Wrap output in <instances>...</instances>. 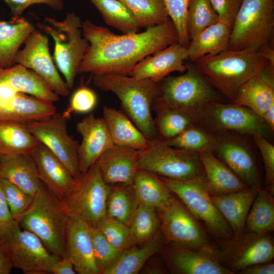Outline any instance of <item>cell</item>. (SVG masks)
Returning a JSON list of instances; mask_svg holds the SVG:
<instances>
[{
  "mask_svg": "<svg viewBox=\"0 0 274 274\" xmlns=\"http://www.w3.org/2000/svg\"><path fill=\"white\" fill-rule=\"evenodd\" d=\"M159 178L190 212L204 223L212 233L228 241L234 238L230 226L211 199L204 176L187 180Z\"/></svg>",
  "mask_w": 274,
  "mask_h": 274,
  "instance_id": "11",
  "label": "cell"
},
{
  "mask_svg": "<svg viewBox=\"0 0 274 274\" xmlns=\"http://www.w3.org/2000/svg\"><path fill=\"white\" fill-rule=\"evenodd\" d=\"M231 30L219 21L206 28L190 40L187 47L188 59L193 62L203 56L229 49Z\"/></svg>",
  "mask_w": 274,
  "mask_h": 274,
  "instance_id": "31",
  "label": "cell"
},
{
  "mask_svg": "<svg viewBox=\"0 0 274 274\" xmlns=\"http://www.w3.org/2000/svg\"><path fill=\"white\" fill-rule=\"evenodd\" d=\"M93 83L99 89L118 97L125 114L150 142L159 140L152 109L159 93V82L109 73L93 75Z\"/></svg>",
  "mask_w": 274,
  "mask_h": 274,
  "instance_id": "3",
  "label": "cell"
},
{
  "mask_svg": "<svg viewBox=\"0 0 274 274\" xmlns=\"http://www.w3.org/2000/svg\"><path fill=\"white\" fill-rule=\"evenodd\" d=\"M164 242V238L160 229L142 247L134 246L124 251L117 262L105 274L138 273L146 262L160 251Z\"/></svg>",
  "mask_w": 274,
  "mask_h": 274,
  "instance_id": "35",
  "label": "cell"
},
{
  "mask_svg": "<svg viewBox=\"0 0 274 274\" xmlns=\"http://www.w3.org/2000/svg\"><path fill=\"white\" fill-rule=\"evenodd\" d=\"M101 14L105 23L123 34L138 32L140 29L133 14L119 0H89Z\"/></svg>",
  "mask_w": 274,
  "mask_h": 274,
  "instance_id": "39",
  "label": "cell"
},
{
  "mask_svg": "<svg viewBox=\"0 0 274 274\" xmlns=\"http://www.w3.org/2000/svg\"><path fill=\"white\" fill-rule=\"evenodd\" d=\"M262 119L271 133H273L274 131V106L265 113Z\"/></svg>",
  "mask_w": 274,
  "mask_h": 274,
  "instance_id": "56",
  "label": "cell"
},
{
  "mask_svg": "<svg viewBox=\"0 0 274 274\" xmlns=\"http://www.w3.org/2000/svg\"><path fill=\"white\" fill-rule=\"evenodd\" d=\"M0 181L12 218L19 223L31 206L34 196L6 179L0 178Z\"/></svg>",
  "mask_w": 274,
  "mask_h": 274,
  "instance_id": "46",
  "label": "cell"
},
{
  "mask_svg": "<svg viewBox=\"0 0 274 274\" xmlns=\"http://www.w3.org/2000/svg\"><path fill=\"white\" fill-rule=\"evenodd\" d=\"M170 245L161 248L164 262L172 272L181 274H232L208 252L179 245Z\"/></svg>",
  "mask_w": 274,
  "mask_h": 274,
  "instance_id": "17",
  "label": "cell"
},
{
  "mask_svg": "<svg viewBox=\"0 0 274 274\" xmlns=\"http://www.w3.org/2000/svg\"><path fill=\"white\" fill-rule=\"evenodd\" d=\"M243 0H210L219 21L231 28Z\"/></svg>",
  "mask_w": 274,
  "mask_h": 274,
  "instance_id": "50",
  "label": "cell"
},
{
  "mask_svg": "<svg viewBox=\"0 0 274 274\" xmlns=\"http://www.w3.org/2000/svg\"><path fill=\"white\" fill-rule=\"evenodd\" d=\"M170 19L176 28L179 43L188 47L190 39L188 32L187 16L190 0H162Z\"/></svg>",
  "mask_w": 274,
  "mask_h": 274,
  "instance_id": "47",
  "label": "cell"
},
{
  "mask_svg": "<svg viewBox=\"0 0 274 274\" xmlns=\"http://www.w3.org/2000/svg\"><path fill=\"white\" fill-rule=\"evenodd\" d=\"M155 54L136 64L129 76L138 79H151L160 82L172 72H184L187 69L184 61L188 59L187 47L179 42Z\"/></svg>",
  "mask_w": 274,
  "mask_h": 274,
  "instance_id": "21",
  "label": "cell"
},
{
  "mask_svg": "<svg viewBox=\"0 0 274 274\" xmlns=\"http://www.w3.org/2000/svg\"><path fill=\"white\" fill-rule=\"evenodd\" d=\"M65 254L77 273L99 274L94 257L91 226L87 223L69 217Z\"/></svg>",
  "mask_w": 274,
  "mask_h": 274,
  "instance_id": "23",
  "label": "cell"
},
{
  "mask_svg": "<svg viewBox=\"0 0 274 274\" xmlns=\"http://www.w3.org/2000/svg\"><path fill=\"white\" fill-rule=\"evenodd\" d=\"M133 14L140 28H149L169 18L162 0H119Z\"/></svg>",
  "mask_w": 274,
  "mask_h": 274,
  "instance_id": "41",
  "label": "cell"
},
{
  "mask_svg": "<svg viewBox=\"0 0 274 274\" xmlns=\"http://www.w3.org/2000/svg\"><path fill=\"white\" fill-rule=\"evenodd\" d=\"M94 259L99 274H105L118 260L124 251L113 246L96 227L91 226Z\"/></svg>",
  "mask_w": 274,
  "mask_h": 274,
  "instance_id": "44",
  "label": "cell"
},
{
  "mask_svg": "<svg viewBox=\"0 0 274 274\" xmlns=\"http://www.w3.org/2000/svg\"><path fill=\"white\" fill-rule=\"evenodd\" d=\"M13 268L7 253L0 243V274H9Z\"/></svg>",
  "mask_w": 274,
  "mask_h": 274,
  "instance_id": "55",
  "label": "cell"
},
{
  "mask_svg": "<svg viewBox=\"0 0 274 274\" xmlns=\"http://www.w3.org/2000/svg\"><path fill=\"white\" fill-rule=\"evenodd\" d=\"M0 178L33 196L42 183L31 154L0 155Z\"/></svg>",
  "mask_w": 274,
  "mask_h": 274,
  "instance_id": "26",
  "label": "cell"
},
{
  "mask_svg": "<svg viewBox=\"0 0 274 274\" xmlns=\"http://www.w3.org/2000/svg\"><path fill=\"white\" fill-rule=\"evenodd\" d=\"M265 70L239 88L233 102L250 109L261 118L274 106L273 76L264 73Z\"/></svg>",
  "mask_w": 274,
  "mask_h": 274,
  "instance_id": "28",
  "label": "cell"
},
{
  "mask_svg": "<svg viewBox=\"0 0 274 274\" xmlns=\"http://www.w3.org/2000/svg\"><path fill=\"white\" fill-rule=\"evenodd\" d=\"M274 0H243L231 27L229 49L260 50L273 34Z\"/></svg>",
  "mask_w": 274,
  "mask_h": 274,
  "instance_id": "7",
  "label": "cell"
},
{
  "mask_svg": "<svg viewBox=\"0 0 274 274\" xmlns=\"http://www.w3.org/2000/svg\"><path fill=\"white\" fill-rule=\"evenodd\" d=\"M260 188L211 195L214 205L230 226L234 238L243 234L249 211Z\"/></svg>",
  "mask_w": 274,
  "mask_h": 274,
  "instance_id": "24",
  "label": "cell"
},
{
  "mask_svg": "<svg viewBox=\"0 0 274 274\" xmlns=\"http://www.w3.org/2000/svg\"><path fill=\"white\" fill-rule=\"evenodd\" d=\"M31 155L41 181L59 199L76 187L78 178H74L64 164L44 145L40 143Z\"/></svg>",
  "mask_w": 274,
  "mask_h": 274,
  "instance_id": "22",
  "label": "cell"
},
{
  "mask_svg": "<svg viewBox=\"0 0 274 274\" xmlns=\"http://www.w3.org/2000/svg\"><path fill=\"white\" fill-rule=\"evenodd\" d=\"M68 219L60 199L42 183L19 224L22 229L36 235L50 253L61 259L66 257Z\"/></svg>",
  "mask_w": 274,
  "mask_h": 274,
  "instance_id": "4",
  "label": "cell"
},
{
  "mask_svg": "<svg viewBox=\"0 0 274 274\" xmlns=\"http://www.w3.org/2000/svg\"><path fill=\"white\" fill-rule=\"evenodd\" d=\"M56 112L54 103L18 92L12 99L0 102V121L26 123L48 119Z\"/></svg>",
  "mask_w": 274,
  "mask_h": 274,
  "instance_id": "27",
  "label": "cell"
},
{
  "mask_svg": "<svg viewBox=\"0 0 274 274\" xmlns=\"http://www.w3.org/2000/svg\"><path fill=\"white\" fill-rule=\"evenodd\" d=\"M10 85L16 92L24 93L47 102L54 103L59 95L37 73L19 64L0 68V83Z\"/></svg>",
  "mask_w": 274,
  "mask_h": 274,
  "instance_id": "25",
  "label": "cell"
},
{
  "mask_svg": "<svg viewBox=\"0 0 274 274\" xmlns=\"http://www.w3.org/2000/svg\"><path fill=\"white\" fill-rule=\"evenodd\" d=\"M198 154L203 166L211 195L229 193L250 187L213 152L202 151L198 152Z\"/></svg>",
  "mask_w": 274,
  "mask_h": 274,
  "instance_id": "30",
  "label": "cell"
},
{
  "mask_svg": "<svg viewBox=\"0 0 274 274\" xmlns=\"http://www.w3.org/2000/svg\"><path fill=\"white\" fill-rule=\"evenodd\" d=\"M67 118L56 112L51 117L26 123L30 132L66 167L72 176L81 175L78 162L79 143L67 130Z\"/></svg>",
  "mask_w": 274,
  "mask_h": 274,
  "instance_id": "14",
  "label": "cell"
},
{
  "mask_svg": "<svg viewBox=\"0 0 274 274\" xmlns=\"http://www.w3.org/2000/svg\"><path fill=\"white\" fill-rule=\"evenodd\" d=\"M195 124L188 127L175 137L162 141L166 145L186 151L213 152L216 144L215 134Z\"/></svg>",
  "mask_w": 274,
  "mask_h": 274,
  "instance_id": "40",
  "label": "cell"
},
{
  "mask_svg": "<svg viewBox=\"0 0 274 274\" xmlns=\"http://www.w3.org/2000/svg\"><path fill=\"white\" fill-rule=\"evenodd\" d=\"M156 211L160 231L167 242L214 254L206 232L173 196Z\"/></svg>",
  "mask_w": 274,
  "mask_h": 274,
  "instance_id": "13",
  "label": "cell"
},
{
  "mask_svg": "<svg viewBox=\"0 0 274 274\" xmlns=\"http://www.w3.org/2000/svg\"><path fill=\"white\" fill-rule=\"evenodd\" d=\"M34 29L24 18L9 22L0 20V68L13 65L15 56Z\"/></svg>",
  "mask_w": 274,
  "mask_h": 274,
  "instance_id": "32",
  "label": "cell"
},
{
  "mask_svg": "<svg viewBox=\"0 0 274 274\" xmlns=\"http://www.w3.org/2000/svg\"><path fill=\"white\" fill-rule=\"evenodd\" d=\"M82 137L78 152L81 174L87 172L98 157L114 144L103 118L90 113L76 124Z\"/></svg>",
  "mask_w": 274,
  "mask_h": 274,
  "instance_id": "19",
  "label": "cell"
},
{
  "mask_svg": "<svg viewBox=\"0 0 274 274\" xmlns=\"http://www.w3.org/2000/svg\"><path fill=\"white\" fill-rule=\"evenodd\" d=\"M192 67L216 90L233 103L239 88L267 66L273 69L263 50L228 49L193 61Z\"/></svg>",
  "mask_w": 274,
  "mask_h": 274,
  "instance_id": "2",
  "label": "cell"
},
{
  "mask_svg": "<svg viewBox=\"0 0 274 274\" xmlns=\"http://www.w3.org/2000/svg\"><path fill=\"white\" fill-rule=\"evenodd\" d=\"M95 227L119 250L125 251L136 244L129 226L116 219L106 216Z\"/></svg>",
  "mask_w": 274,
  "mask_h": 274,
  "instance_id": "45",
  "label": "cell"
},
{
  "mask_svg": "<svg viewBox=\"0 0 274 274\" xmlns=\"http://www.w3.org/2000/svg\"><path fill=\"white\" fill-rule=\"evenodd\" d=\"M215 152L224 163L247 185L260 188L261 181L253 154L243 140L228 132L215 134Z\"/></svg>",
  "mask_w": 274,
  "mask_h": 274,
  "instance_id": "16",
  "label": "cell"
},
{
  "mask_svg": "<svg viewBox=\"0 0 274 274\" xmlns=\"http://www.w3.org/2000/svg\"><path fill=\"white\" fill-rule=\"evenodd\" d=\"M154 104L156 114L155 124L158 138L161 140L171 139L196 123L191 116L184 112L156 102Z\"/></svg>",
  "mask_w": 274,
  "mask_h": 274,
  "instance_id": "37",
  "label": "cell"
},
{
  "mask_svg": "<svg viewBox=\"0 0 274 274\" xmlns=\"http://www.w3.org/2000/svg\"><path fill=\"white\" fill-rule=\"evenodd\" d=\"M82 30L89 45L78 73L93 75L129 76L135 65L149 55L179 42L176 28L170 19L142 32L121 35L86 19L82 22Z\"/></svg>",
  "mask_w": 274,
  "mask_h": 274,
  "instance_id": "1",
  "label": "cell"
},
{
  "mask_svg": "<svg viewBox=\"0 0 274 274\" xmlns=\"http://www.w3.org/2000/svg\"><path fill=\"white\" fill-rule=\"evenodd\" d=\"M19 64L30 69L43 78L58 95L67 96L70 93L64 80L60 75L50 55L47 37L34 29L14 57L13 64Z\"/></svg>",
  "mask_w": 274,
  "mask_h": 274,
  "instance_id": "15",
  "label": "cell"
},
{
  "mask_svg": "<svg viewBox=\"0 0 274 274\" xmlns=\"http://www.w3.org/2000/svg\"><path fill=\"white\" fill-rule=\"evenodd\" d=\"M9 7L12 14V19H16L28 7L36 4H44L54 10L61 11L64 9L63 0H3Z\"/></svg>",
  "mask_w": 274,
  "mask_h": 274,
  "instance_id": "51",
  "label": "cell"
},
{
  "mask_svg": "<svg viewBox=\"0 0 274 274\" xmlns=\"http://www.w3.org/2000/svg\"><path fill=\"white\" fill-rule=\"evenodd\" d=\"M229 241L224 257L232 272L254 264L267 263L273 258V244L267 234L249 232Z\"/></svg>",
  "mask_w": 274,
  "mask_h": 274,
  "instance_id": "18",
  "label": "cell"
},
{
  "mask_svg": "<svg viewBox=\"0 0 274 274\" xmlns=\"http://www.w3.org/2000/svg\"><path fill=\"white\" fill-rule=\"evenodd\" d=\"M183 74L167 77L159 83V93L155 102L184 112L195 122L204 107L219 101V92L192 66Z\"/></svg>",
  "mask_w": 274,
  "mask_h": 274,
  "instance_id": "6",
  "label": "cell"
},
{
  "mask_svg": "<svg viewBox=\"0 0 274 274\" xmlns=\"http://www.w3.org/2000/svg\"><path fill=\"white\" fill-rule=\"evenodd\" d=\"M139 151L114 145L97 159L105 182L110 186L132 185L138 169Z\"/></svg>",
  "mask_w": 274,
  "mask_h": 274,
  "instance_id": "20",
  "label": "cell"
},
{
  "mask_svg": "<svg viewBox=\"0 0 274 274\" xmlns=\"http://www.w3.org/2000/svg\"><path fill=\"white\" fill-rule=\"evenodd\" d=\"M138 169L175 180L204 176L198 153L169 146L160 139L139 151Z\"/></svg>",
  "mask_w": 274,
  "mask_h": 274,
  "instance_id": "9",
  "label": "cell"
},
{
  "mask_svg": "<svg viewBox=\"0 0 274 274\" xmlns=\"http://www.w3.org/2000/svg\"><path fill=\"white\" fill-rule=\"evenodd\" d=\"M40 144L26 123L0 121V155L31 154Z\"/></svg>",
  "mask_w": 274,
  "mask_h": 274,
  "instance_id": "33",
  "label": "cell"
},
{
  "mask_svg": "<svg viewBox=\"0 0 274 274\" xmlns=\"http://www.w3.org/2000/svg\"><path fill=\"white\" fill-rule=\"evenodd\" d=\"M138 205L132 185L110 186L106 216L129 226Z\"/></svg>",
  "mask_w": 274,
  "mask_h": 274,
  "instance_id": "38",
  "label": "cell"
},
{
  "mask_svg": "<svg viewBox=\"0 0 274 274\" xmlns=\"http://www.w3.org/2000/svg\"><path fill=\"white\" fill-rule=\"evenodd\" d=\"M242 274H273V263H263L247 267L238 271Z\"/></svg>",
  "mask_w": 274,
  "mask_h": 274,
  "instance_id": "53",
  "label": "cell"
},
{
  "mask_svg": "<svg viewBox=\"0 0 274 274\" xmlns=\"http://www.w3.org/2000/svg\"><path fill=\"white\" fill-rule=\"evenodd\" d=\"M249 232L267 234L274 229V200L264 189L259 188L246 221Z\"/></svg>",
  "mask_w": 274,
  "mask_h": 274,
  "instance_id": "36",
  "label": "cell"
},
{
  "mask_svg": "<svg viewBox=\"0 0 274 274\" xmlns=\"http://www.w3.org/2000/svg\"><path fill=\"white\" fill-rule=\"evenodd\" d=\"M76 271L72 261L65 257L59 259L51 270L53 274H75Z\"/></svg>",
  "mask_w": 274,
  "mask_h": 274,
  "instance_id": "54",
  "label": "cell"
},
{
  "mask_svg": "<svg viewBox=\"0 0 274 274\" xmlns=\"http://www.w3.org/2000/svg\"><path fill=\"white\" fill-rule=\"evenodd\" d=\"M110 186L104 181L95 164L78 178L74 189L60 199L69 217L81 220L95 227L106 217Z\"/></svg>",
  "mask_w": 274,
  "mask_h": 274,
  "instance_id": "8",
  "label": "cell"
},
{
  "mask_svg": "<svg viewBox=\"0 0 274 274\" xmlns=\"http://www.w3.org/2000/svg\"><path fill=\"white\" fill-rule=\"evenodd\" d=\"M264 163L265 172V183L273 192L274 185V146L268 139L261 135L253 136Z\"/></svg>",
  "mask_w": 274,
  "mask_h": 274,
  "instance_id": "49",
  "label": "cell"
},
{
  "mask_svg": "<svg viewBox=\"0 0 274 274\" xmlns=\"http://www.w3.org/2000/svg\"><path fill=\"white\" fill-rule=\"evenodd\" d=\"M218 21V16L210 0H190L187 16L190 41L206 28Z\"/></svg>",
  "mask_w": 274,
  "mask_h": 274,
  "instance_id": "43",
  "label": "cell"
},
{
  "mask_svg": "<svg viewBox=\"0 0 274 274\" xmlns=\"http://www.w3.org/2000/svg\"><path fill=\"white\" fill-rule=\"evenodd\" d=\"M102 118L114 145L142 150L151 142L125 113L104 107Z\"/></svg>",
  "mask_w": 274,
  "mask_h": 274,
  "instance_id": "29",
  "label": "cell"
},
{
  "mask_svg": "<svg viewBox=\"0 0 274 274\" xmlns=\"http://www.w3.org/2000/svg\"><path fill=\"white\" fill-rule=\"evenodd\" d=\"M15 221L0 181V233L8 228Z\"/></svg>",
  "mask_w": 274,
  "mask_h": 274,
  "instance_id": "52",
  "label": "cell"
},
{
  "mask_svg": "<svg viewBox=\"0 0 274 274\" xmlns=\"http://www.w3.org/2000/svg\"><path fill=\"white\" fill-rule=\"evenodd\" d=\"M97 102V97L94 91L88 87L82 86L74 92L68 107L62 113L68 118L72 113H90L95 107Z\"/></svg>",
  "mask_w": 274,
  "mask_h": 274,
  "instance_id": "48",
  "label": "cell"
},
{
  "mask_svg": "<svg viewBox=\"0 0 274 274\" xmlns=\"http://www.w3.org/2000/svg\"><path fill=\"white\" fill-rule=\"evenodd\" d=\"M132 187L139 203L156 210L164 206L173 196L159 176L146 170L138 169Z\"/></svg>",
  "mask_w": 274,
  "mask_h": 274,
  "instance_id": "34",
  "label": "cell"
},
{
  "mask_svg": "<svg viewBox=\"0 0 274 274\" xmlns=\"http://www.w3.org/2000/svg\"><path fill=\"white\" fill-rule=\"evenodd\" d=\"M0 243L13 268L25 274L51 273V268L60 259L48 251L36 235L22 229L17 221L0 233Z\"/></svg>",
  "mask_w": 274,
  "mask_h": 274,
  "instance_id": "10",
  "label": "cell"
},
{
  "mask_svg": "<svg viewBox=\"0 0 274 274\" xmlns=\"http://www.w3.org/2000/svg\"><path fill=\"white\" fill-rule=\"evenodd\" d=\"M82 22L74 12H68L62 20L46 17L38 27L52 38L53 60L57 69L71 90L80 65L89 46L82 30Z\"/></svg>",
  "mask_w": 274,
  "mask_h": 274,
  "instance_id": "5",
  "label": "cell"
},
{
  "mask_svg": "<svg viewBox=\"0 0 274 274\" xmlns=\"http://www.w3.org/2000/svg\"><path fill=\"white\" fill-rule=\"evenodd\" d=\"M196 123L214 134L234 132L252 136L261 135L267 139L272 134L260 117L233 103L210 102L202 110Z\"/></svg>",
  "mask_w": 274,
  "mask_h": 274,
  "instance_id": "12",
  "label": "cell"
},
{
  "mask_svg": "<svg viewBox=\"0 0 274 274\" xmlns=\"http://www.w3.org/2000/svg\"><path fill=\"white\" fill-rule=\"evenodd\" d=\"M136 244H144L160 230L156 209L139 203L129 226Z\"/></svg>",
  "mask_w": 274,
  "mask_h": 274,
  "instance_id": "42",
  "label": "cell"
}]
</instances>
